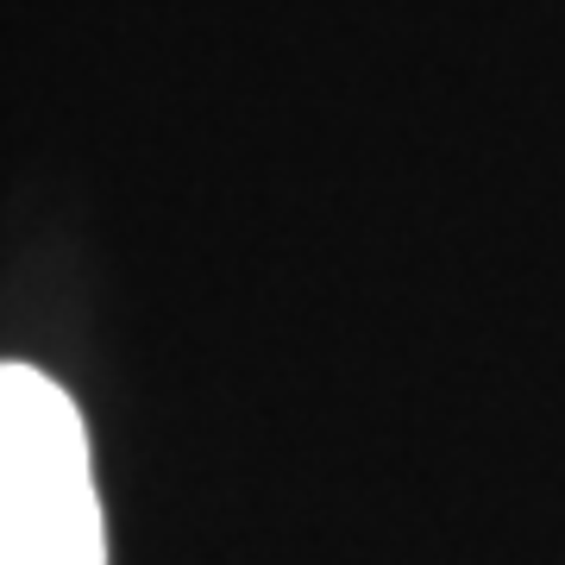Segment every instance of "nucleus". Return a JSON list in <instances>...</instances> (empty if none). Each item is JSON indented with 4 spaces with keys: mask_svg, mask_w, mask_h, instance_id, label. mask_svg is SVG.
<instances>
[{
    "mask_svg": "<svg viewBox=\"0 0 565 565\" xmlns=\"http://www.w3.org/2000/svg\"><path fill=\"white\" fill-rule=\"evenodd\" d=\"M0 565H107L88 427L32 364H0Z\"/></svg>",
    "mask_w": 565,
    "mask_h": 565,
    "instance_id": "f257e3e1",
    "label": "nucleus"
}]
</instances>
